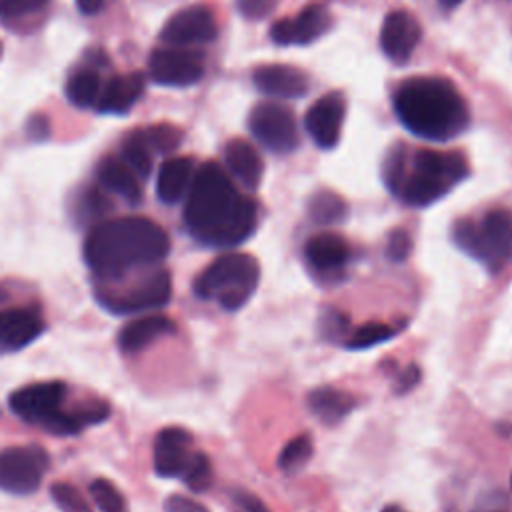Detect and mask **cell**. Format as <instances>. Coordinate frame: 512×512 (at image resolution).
<instances>
[{
  "mask_svg": "<svg viewBox=\"0 0 512 512\" xmlns=\"http://www.w3.org/2000/svg\"><path fill=\"white\" fill-rule=\"evenodd\" d=\"M256 204L242 196L216 162L202 164L188 188L184 222L202 244L232 248L248 240L256 228Z\"/></svg>",
  "mask_w": 512,
  "mask_h": 512,
  "instance_id": "cell-1",
  "label": "cell"
},
{
  "mask_svg": "<svg viewBox=\"0 0 512 512\" xmlns=\"http://www.w3.org/2000/svg\"><path fill=\"white\" fill-rule=\"evenodd\" d=\"M170 250L168 234L142 216L98 222L86 236L84 260L100 280H114L154 266Z\"/></svg>",
  "mask_w": 512,
  "mask_h": 512,
  "instance_id": "cell-2",
  "label": "cell"
},
{
  "mask_svg": "<svg viewBox=\"0 0 512 512\" xmlns=\"http://www.w3.org/2000/svg\"><path fill=\"white\" fill-rule=\"evenodd\" d=\"M394 110L412 134L436 142L462 134L470 122L460 92L446 78L436 76H414L402 82L394 94Z\"/></svg>",
  "mask_w": 512,
  "mask_h": 512,
  "instance_id": "cell-3",
  "label": "cell"
},
{
  "mask_svg": "<svg viewBox=\"0 0 512 512\" xmlns=\"http://www.w3.org/2000/svg\"><path fill=\"white\" fill-rule=\"evenodd\" d=\"M468 174V164L462 154L416 150L410 170L404 166V174L398 186L402 200L410 206H428L442 198L454 184Z\"/></svg>",
  "mask_w": 512,
  "mask_h": 512,
  "instance_id": "cell-4",
  "label": "cell"
},
{
  "mask_svg": "<svg viewBox=\"0 0 512 512\" xmlns=\"http://www.w3.org/2000/svg\"><path fill=\"white\" fill-rule=\"evenodd\" d=\"M260 280V266L254 256L230 252L216 258L194 282L202 300H216L224 310L242 308L254 294Z\"/></svg>",
  "mask_w": 512,
  "mask_h": 512,
  "instance_id": "cell-5",
  "label": "cell"
},
{
  "mask_svg": "<svg viewBox=\"0 0 512 512\" xmlns=\"http://www.w3.org/2000/svg\"><path fill=\"white\" fill-rule=\"evenodd\" d=\"M66 396V386L58 380L50 382H38L24 386L16 390L10 396V408L12 412L30 422L46 428L52 434L66 436V434H76L82 426L84 420L78 412H66L62 410V402Z\"/></svg>",
  "mask_w": 512,
  "mask_h": 512,
  "instance_id": "cell-6",
  "label": "cell"
},
{
  "mask_svg": "<svg viewBox=\"0 0 512 512\" xmlns=\"http://www.w3.org/2000/svg\"><path fill=\"white\" fill-rule=\"evenodd\" d=\"M454 242L490 270H496L512 256V212L498 208L484 214L480 222L458 220Z\"/></svg>",
  "mask_w": 512,
  "mask_h": 512,
  "instance_id": "cell-7",
  "label": "cell"
},
{
  "mask_svg": "<svg viewBox=\"0 0 512 512\" xmlns=\"http://www.w3.org/2000/svg\"><path fill=\"white\" fill-rule=\"evenodd\" d=\"M172 284L166 270H154L144 278L126 282L124 278L100 280L96 296L100 304L116 314L146 312L162 308L170 300Z\"/></svg>",
  "mask_w": 512,
  "mask_h": 512,
  "instance_id": "cell-8",
  "label": "cell"
},
{
  "mask_svg": "<svg viewBox=\"0 0 512 512\" xmlns=\"http://www.w3.org/2000/svg\"><path fill=\"white\" fill-rule=\"evenodd\" d=\"M48 454L40 446H12L0 452V486L12 494H30L38 488Z\"/></svg>",
  "mask_w": 512,
  "mask_h": 512,
  "instance_id": "cell-9",
  "label": "cell"
},
{
  "mask_svg": "<svg viewBox=\"0 0 512 512\" xmlns=\"http://www.w3.org/2000/svg\"><path fill=\"white\" fill-rule=\"evenodd\" d=\"M248 124H250L252 136L272 152L284 154L298 146L296 122L290 110L280 104H274V102L258 104L252 110Z\"/></svg>",
  "mask_w": 512,
  "mask_h": 512,
  "instance_id": "cell-10",
  "label": "cell"
},
{
  "mask_svg": "<svg viewBox=\"0 0 512 512\" xmlns=\"http://www.w3.org/2000/svg\"><path fill=\"white\" fill-rule=\"evenodd\" d=\"M148 70L154 82L164 86H190L204 74L202 56L194 50L168 46L152 52Z\"/></svg>",
  "mask_w": 512,
  "mask_h": 512,
  "instance_id": "cell-11",
  "label": "cell"
},
{
  "mask_svg": "<svg viewBox=\"0 0 512 512\" xmlns=\"http://www.w3.org/2000/svg\"><path fill=\"white\" fill-rule=\"evenodd\" d=\"M160 38L168 46H194L206 44L216 38V20L206 6H188L176 12L162 28Z\"/></svg>",
  "mask_w": 512,
  "mask_h": 512,
  "instance_id": "cell-12",
  "label": "cell"
},
{
  "mask_svg": "<svg viewBox=\"0 0 512 512\" xmlns=\"http://www.w3.org/2000/svg\"><path fill=\"white\" fill-rule=\"evenodd\" d=\"M344 120V98L338 92L320 96L306 112V130L310 138L324 150L338 144Z\"/></svg>",
  "mask_w": 512,
  "mask_h": 512,
  "instance_id": "cell-13",
  "label": "cell"
},
{
  "mask_svg": "<svg viewBox=\"0 0 512 512\" xmlns=\"http://www.w3.org/2000/svg\"><path fill=\"white\" fill-rule=\"evenodd\" d=\"M420 36L422 30L416 18L404 10H394L384 18L380 30V46L392 62L402 64L414 54Z\"/></svg>",
  "mask_w": 512,
  "mask_h": 512,
  "instance_id": "cell-14",
  "label": "cell"
},
{
  "mask_svg": "<svg viewBox=\"0 0 512 512\" xmlns=\"http://www.w3.org/2000/svg\"><path fill=\"white\" fill-rule=\"evenodd\" d=\"M330 26V14L322 6H308L294 18L278 20L270 28V36L280 46H302L320 38Z\"/></svg>",
  "mask_w": 512,
  "mask_h": 512,
  "instance_id": "cell-15",
  "label": "cell"
},
{
  "mask_svg": "<svg viewBox=\"0 0 512 512\" xmlns=\"http://www.w3.org/2000/svg\"><path fill=\"white\" fill-rule=\"evenodd\" d=\"M192 436L178 426L164 428L156 436L154 444V470L162 478H176L182 476L186 470L192 452Z\"/></svg>",
  "mask_w": 512,
  "mask_h": 512,
  "instance_id": "cell-16",
  "label": "cell"
},
{
  "mask_svg": "<svg viewBox=\"0 0 512 512\" xmlns=\"http://www.w3.org/2000/svg\"><path fill=\"white\" fill-rule=\"evenodd\" d=\"M44 330V320L32 308L0 310V352H16L34 342Z\"/></svg>",
  "mask_w": 512,
  "mask_h": 512,
  "instance_id": "cell-17",
  "label": "cell"
},
{
  "mask_svg": "<svg viewBox=\"0 0 512 512\" xmlns=\"http://www.w3.org/2000/svg\"><path fill=\"white\" fill-rule=\"evenodd\" d=\"M254 86L266 94L276 98H302L308 92L306 76L292 66L286 64H264L258 66L252 74Z\"/></svg>",
  "mask_w": 512,
  "mask_h": 512,
  "instance_id": "cell-18",
  "label": "cell"
},
{
  "mask_svg": "<svg viewBox=\"0 0 512 512\" xmlns=\"http://www.w3.org/2000/svg\"><path fill=\"white\" fill-rule=\"evenodd\" d=\"M306 262L316 270V272H336L342 270L348 260H350V246L348 242L332 232H322L312 236L306 242L304 248Z\"/></svg>",
  "mask_w": 512,
  "mask_h": 512,
  "instance_id": "cell-19",
  "label": "cell"
},
{
  "mask_svg": "<svg viewBox=\"0 0 512 512\" xmlns=\"http://www.w3.org/2000/svg\"><path fill=\"white\" fill-rule=\"evenodd\" d=\"M144 90V76L140 72L114 76L100 92L96 108L104 114H124L134 106Z\"/></svg>",
  "mask_w": 512,
  "mask_h": 512,
  "instance_id": "cell-20",
  "label": "cell"
},
{
  "mask_svg": "<svg viewBox=\"0 0 512 512\" xmlns=\"http://www.w3.org/2000/svg\"><path fill=\"white\" fill-rule=\"evenodd\" d=\"M172 332H174V322L170 318L162 314H148L128 322L118 334V344L124 352L132 354L148 348L154 340Z\"/></svg>",
  "mask_w": 512,
  "mask_h": 512,
  "instance_id": "cell-21",
  "label": "cell"
},
{
  "mask_svg": "<svg viewBox=\"0 0 512 512\" xmlns=\"http://www.w3.org/2000/svg\"><path fill=\"white\" fill-rule=\"evenodd\" d=\"M194 178L192 158H170L160 166L156 180V194L164 204H176L188 194Z\"/></svg>",
  "mask_w": 512,
  "mask_h": 512,
  "instance_id": "cell-22",
  "label": "cell"
},
{
  "mask_svg": "<svg viewBox=\"0 0 512 512\" xmlns=\"http://www.w3.org/2000/svg\"><path fill=\"white\" fill-rule=\"evenodd\" d=\"M98 180L106 190L118 194L128 204L136 206L142 200L138 176L128 168V164L122 158L106 156L98 164Z\"/></svg>",
  "mask_w": 512,
  "mask_h": 512,
  "instance_id": "cell-23",
  "label": "cell"
},
{
  "mask_svg": "<svg viewBox=\"0 0 512 512\" xmlns=\"http://www.w3.org/2000/svg\"><path fill=\"white\" fill-rule=\"evenodd\" d=\"M228 170L250 190L258 188L262 180V160L252 144L246 140H230L224 150Z\"/></svg>",
  "mask_w": 512,
  "mask_h": 512,
  "instance_id": "cell-24",
  "label": "cell"
},
{
  "mask_svg": "<svg viewBox=\"0 0 512 512\" xmlns=\"http://www.w3.org/2000/svg\"><path fill=\"white\" fill-rule=\"evenodd\" d=\"M356 400L348 392L336 390L332 386L314 388L308 394V406L310 410L324 422V424H336L344 416L350 414Z\"/></svg>",
  "mask_w": 512,
  "mask_h": 512,
  "instance_id": "cell-25",
  "label": "cell"
},
{
  "mask_svg": "<svg viewBox=\"0 0 512 512\" xmlns=\"http://www.w3.org/2000/svg\"><path fill=\"white\" fill-rule=\"evenodd\" d=\"M102 88H100V76L96 70L92 68H82L78 72H74L66 84V94L68 100L74 106L80 108H90L96 106L98 96H100Z\"/></svg>",
  "mask_w": 512,
  "mask_h": 512,
  "instance_id": "cell-26",
  "label": "cell"
},
{
  "mask_svg": "<svg viewBox=\"0 0 512 512\" xmlns=\"http://www.w3.org/2000/svg\"><path fill=\"white\" fill-rule=\"evenodd\" d=\"M308 210H310V218L316 224H322V226L336 224V222L344 220L346 212H348L346 202L338 194H334L330 190H322V192L314 194L310 198Z\"/></svg>",
  "mask_w": 512,
  "mask_h": 512,
  "instance_id": "cell-27",
  "label": "cell"
},
{
  "mask_svg": "<svg viewBox=\"0 0 512 512\" xmlns=\"http://www.w3.org/2000/svg\"><path fill=\"white\" fill-rule=\"evenodd\" d=\"M122 160L138 178H148L152 170V150L144 142L140 130L132 132L122 146Z\"/></svg>",
  "mask_w": 512,
  "mask_h": 512,
  "instance_id": "cell-28",
  "label": "cell"
},
{
  "mask_svg": "<svg viewBox=\"0 0 512 512\" xmlns=\"http://www.w3.org/2000/svg\"><path fill=\"white\" fill-rule=\"evenodd\" d=\"M312 456V442L308 436H296L292 438L280 452L278 456V466L286 472L292 474L296 470H300Z\"/></svg>",
  "mask_w": 512,
  "mask_h": 512,
  "instance_id": "cell-29",
  "label": "cell"
},
{
  "mask_svg": "<svg viewBox=\"0 0 512 512\" xmlns=\"http://www.w3.org/2000/svg\"><path fill=\"white\" fill-rule=\"evenodd\" d=\"M140 134H142L144 142L148 144V148L154 152H160V154H168V152L176 150L182 140V132L172 124H156L146 130H140Z\"/></svg>",
  "mask_w": 512,
  "mask_h": 512,
  "instance_id": "cell-30",
  "label": "cell"
},
{
  "mask_svg": "<svg viewBox=\"0 0 512 512\" xmlns=\"http://www.w3.org/2000/svg\"><path fill=\"white\" fill-rule=\"evenodd\" d=\"M90 496L102 512H128L124 496L120 494V490L104 478H98V480L90 482Z\"/></svg>",
  "mask_w": 512,
  "mask_h": 512,
  "instance_id": "cell-31",
  "label": "cell"
},
{
  "mask_svg": "<svg viewBox=\"0 0 512 512\" xmlns=\"http://www.w3.org/2000/svg\"><path fill=\"white\" fill-rule=\"evenodd\" d=\"M394 336V330L392 326L388 324H382V322H368V324H362L360 328H356L350 338L346 340V346L352 348V350H360V348H370L374 344H380L388 338Z\"/></svg>",
  "mask_w": 512,
  "mask_h": 512,
  "instance_id": "cell-32",
  "label": "cell"
},
{
  "mask_svg": "<svg viewBox=\"0 0 512 512\" xmlns=\"http://www.w3.org/2000/svg\"><path fill=\"white\" fill-rule=\"evenodd\" d=\"M180 478L186 482V486L190 490L202 492V490L210 488V484H212V466H210V460L206 458V454H202V452L192 454V458H190V462H188V466H186V470L182 472Z\"/></svg>",
  "mask_w": 512,
  "mask_h": 512,
  "instance_id": "cell-33",
  "label": "cell"
},
{
  "mask_svg": "<svg viewBox=\"0 0 512 512\" xmlns=\"http://www.w3.org/2000/svg\"><path fill=\"white\" fill-rule=\"evenodd\" d=\"M52 500L60 508V512H92L86 500L80 496V492L66 482H56L52 484Z\"/></svg>",
  "mask_w": 512,
  "mask_h": 512,
  "instance_id": "cell-34",
  "label": "cell"
},
{
  "mask_svg": "<svg viewBox=\"0 0 512 512\" xmlns=\"http://www.w3.org/2000/svg\"><path fill=\"white\" fill-rule=\"evenodd\" d=\"M108 210H110V204L106 196L96 188H88L78 202V212L84 220H94L98 216H104Z\"/></svg>",
  "mask_w": 512,
  "mask_h": 512,
  "instance_id": "cell-35",
  "label": "cell"
},
{
  "mask_svg": "<svg viewBox=\"0 0 512 512\" xmlns=\"http://www.w3.org/2000/svg\"><path fill=\"white\" fill-rule=\"evenodd\" d=\"M48 0H0V18L12 20L22 18L26 14L38 12L46 6Z\"/></svg>",
  "mask_w": 512,
  "mask_h": 512,
  "instance_id": "cell-36",
  "label": "cell"
},
{
  "mask_svg": "<svg viewBox=\"0 0 512 512\" xmlns=\"http://www.w3.org/2000/svg\"><path fill=\"white\" fill-rule=\"evenodd\" d=\"M412 248L410 236L404 230H394L388 236V244H386V258L392 262H402L408 258Z\"/></svg>",
  "mask_w": 512,
  "mask_h": 512,
  "instance_id": "cell-37",
  "label": "cell"
},
{
  "mask_svg": "<svg viewBox=\"0 0 512 512\" xmlns=\"http://www.w3.org/2000/svg\"><path fill=\"white\" fill-rule=\"evenodd\" d=\"M232 502L238 512H270L258 496L244 492V490H236L232 494Z\"/></svg>",
  "mask_w": 512,
  "mask_h": 512,
  "instance_id": "cell-38",
  "label": "cell"
},
{
  "mask_svg": "<svg viewBox=\"0 0 512 512\" xmlns=\"http://www.w3.org/2000/svg\"><path fill=\"white\" fill-rule=\"evenodd\" d=\"M276 6V0H240L238 8L246 18H262L270 14Z\"/></svg>",
  "mask_w": 512,
  "mask_h": 512,
  "instance_id": "cell-39",
  "label": "cell"
},
{
  "mask_svg": "<svg viewBox=\"0 0 512 512\" xmlns=\"http://www.w3.org/2000/svg\"><path fill=\"white\" fill-rule=\"evenodd\" d=\"M166 512H208L202 504L186 498V496H170L166 500Z\"/></svg>",
  "mask_w": 512,
  "mask_h": 512,
  "instance_id": "cell-40",
  "label": "cell"
},
{
  "mask_svg": "<svg viewBox=\"0 0 512 512\" xmlns=\"http://www.w3.org/2000/svg\"><path fill=\"white\" fill-rule=\"evenodd\" d=\"M76 6L84 14H96V12L102 10L104 0H76Z\"/></svg>",
  "mask_w": 512,
  "mask_h": 512,
  "instance_id": "cell-41",
  "label": "cell"
},
{
  "mask_svg": "<svg viewBox=\"0 0 512 512\" xmlns=\"http://www.w3.org/2000/svg\"><path fill=\"white\" fill-rule=\"evenodd\" d=\"M30 128H34L32 136H36V132H40V138H44L48 134V122L42 116H34L30 120Z\"/></svg>",
  "mask_w": 512,
  "mask_h": 512,
  "instance_id": "cell-42",
  "label": "cell"
},
{
  "mask_svg": "<svg viewBox=\"0 0 512 512\" xmlns=\"http://www.w3.org/2000/svg\"><path fill=\"white\" fill-rule=\"evenodd\" d=\"M462 0H440V4L442 6H446V8H454V6H458Z\"/></svg>",
  "mask_w": 512,
  "mask_h": 512,
  "instance_id": "cell-43",
  "label": "cell"
},
{
  "mask_svg": "<svg viewBox=\"0 0 512 512\" xmlns=\"http://www.w3.org/2000/svg\"><path fill=\"white\" fill-rule=\"evenodd\" d=\"M382 512H404V510L398 508V506H386Z\"/></svg>",
  "mask_w": 512,
  "mask_h": 512,
  "instance_id": "cell-44",
  "label": "cell"
},
{
  "mask_svg": "<svg viewBox=\"0 0 512 512\" xmlns=\"http://www.w3.org/2000/svg\"><path fill=\"white\" fill-rule=\"evenodd\" d=\"M510 486H512V476H510Z\"/></svg>",
  "mask_w": 512,
  "mask_h": 512,
  "instance_id": "cell-45",
  "label": "cell"
}]
</instances>
